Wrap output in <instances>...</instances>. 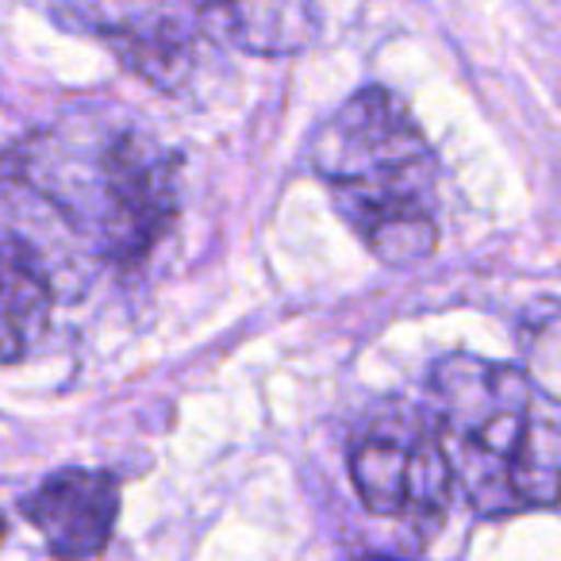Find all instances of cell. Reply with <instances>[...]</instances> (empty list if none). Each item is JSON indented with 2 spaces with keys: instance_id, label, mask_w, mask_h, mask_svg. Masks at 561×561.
<instances>
[{
  "instance_id": "obj_1",
  "label": "cell",
  "mask_w": 561,
  "mask_h": 561,
  "mask_svg": "<svg viewBox=\"0 0 561 561\" xmlns=\"http://www.w3.org/2000/svg\"><path fill=\"white\" fill-rule=\"evenodd\" d=\"M0 188L112 273L158 254L181 216V154L139 119L73 108L0 154Z\"/></svg>"
},
{
  "instance_id": "obj_2",
  "label": "cell",
  "mask_w": 561,
  "mask_h": 561,
  "mask_svg": "<svg viewBox=\"0 0 561 561\" xmlns=\"http://www.w3.org/2000/svg\"><path fill=\"white\" fill-rule=\"evenodd\" d=\"M431 415L477 515L561 504V412L523 366L450 351L427 374Z\"/></svg>"
},
{
  "instance_id": "obj_3",
  "label": "cell",
  "mask_w": 561,
  "mask_h": 561,
  "mask_svg": "<svg viewBox=\"0 0 561 561\" xmlns=\"http://www.w3.org/2000/svg\"><path fill=\"white\" fill-rule=\"evenodd\" d=\"M308 165L377 262L408 270L438 250V158L392 89L346 96L308 139Z\"/></svg>"
},
{
  "instance_id": "obj_4",
  "label": "cell",
  "mask_w": 561,
  "mask_h": 561,
  "mask_svg": "<svg viewBox=\"0 0 561 561\" xmlns=\"http://www.w3.org/2000/svg\"><path fill=\"white\" fill-rule=\"evenodd\" d=\"M346 466L362 504L381 519L408 523L420 542L435 538L450 515L458 481L431 412L412 404L369 412L354 431Z\"/></svg>"
},
{
  "instance_id": "obj_5",
  "label": "cell",
  "mask_w": 561,
  "mask_h": 561,
  "mask_svg": "<svg viewBox=\"0 0 561 561\" xmlns=\"http://www.w3.org/2000/svg\"><path fill=\"white\" fill-rule=\"evenodd\" d=\"M78 24L116 55V62L165 96H181L201 62L185 16L154 0H81Z\"/></svg>"
},
{
  "instance_id": "obj_6",
  "label": "cell",
  "mask_w": 561,
  "mask_h": 561,
  "mask_svg": "<svg viewBox=\"0 0 561 561\" xmlns=\"http://www.w3.org/2000/svg\"><path fill=\"white\" fill-rule=\"evenodd\" d=\"M119 500L124 484L112 469L66 466L20 500V515L43 535L50 558L96 561L116 535Z\"/></svg>"
},
{
  "instance_id": "obj_7",
  "label": "cell",
  "mask_w": 561,
  "mask_h": 561,
  "mask_svg": "<svg viewBox=\"0 0 561 561\" xmlns=\"http://www.w3.org/2000/svg\"><path fill=\"white\" fill-rule=\"evenodd\" d=\"M208 39L254 58H293L320 39L316 0H188Z\"/></svg>"
},
{
  "instance_id": "obj_8",
  "label": "cell",
  "mask_w": 561,
  "mask_h": 561,
  "mask_svg": "<svg viewBox=\"0 0 561 561\" xmlns=\"http://www.w3.org/2000/svg\"><path fill=\"white\" fill-rule=\"evenodd\" d=\"M55 320V277L24 234H0V369L24 362Z\"/></svg>"
},
{
  "instance_id": "obj_9",
  "label": "cell",
  "mask_w": 561,
  "mask_h": 561,
  "mask_svg": "<svg viewBox=\"0 0 561 561\" xmlns=\"http://www.w3.org/2000/svg\"><path fill=\"white\" fill-rule=\"evenodd\" d=\"M523 351H527L523 369L530 374V381L561 408V312L530 320L527 335H523Z\"/></svg>"
},
{
  "instance_id": "obj_10",
  "label": "cell",
  "mask_w": 561,
  "mask_h": 561,
  "mask_svg": "<svg viewBox=\"0 0 561 561\" xmlns=\"http://www.w3.org/2000/svg\"><path fill=\"white\" fill-rule=\"evenodd\" d=\"M351 561H404V558H392V553H358Z\"/></svg>"
},
{
  "instance_id": "obj_11",
  "label": "cell",
  "mask_w": 561,
  "mask_h": 561,
  "mask_svg": "<svg viewBox=\"0 0 561 561\" xmlns=\"http://www.w3.org/2000/svg\"><path fill=\"white\" fill-rule=\"evenodd\" d=\"M4 535H9V519L0 515V542H4Z\"/></svg>"
}]
</instances>
